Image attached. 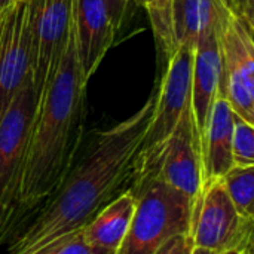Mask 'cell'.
<instances>
[{
    "label": "cell",
    "mask_w": 254,
    "mask_h": 254,
    "mask_svg": "<svg viewBox=\"0 0 254 254\" xmlns=\"http://www.w3.org/2000/svg\"><path fill=\"white\" fill-rule=\"evenodd\" d=\"M156 92L129 118L94 132L36 219L13 240L9 254H34L83 229L116 195L129 186L155 112Z\"/></svg>",
    "instance_id": "obj_1"
},
{
    "label": "cell",
    "mask_w": 254,
    "mask_h": 254,
    "mask_svg": "<svg viewBox=\"0 0 254 254\" xmlns=\"http://www.w3.org/2000/svg\"><path fill=\"white\" fill-rule=\"evenodd\" d=\"M86 85L76 54L73 21L55 74L37 100L16 205L45 202L63 183L83 138Z\"/></svg>",
    "instance_id": "obj_2"
},
{
    "label": "cell",
    "mask_w": 254,
    "mask_h": 254,
    "mask_svg": "<svg viewBox=\"0 0 254 254\" xmlns=\"http://www.w3.org/2000/svg\"><path fill=\"white\" fill-rule=\"evenodd\" d=\"M128 188L135 210L116 254H155L173 237L190 232L193 199L149 173L132 174Z\"/></svg>",
    "instance_id": "obj_3"
},
{
    "label": "cell",
    "mask_w": 254,
    "mask_h": 254,
    "mask_svg": "<svg viewBox=\"0 0 254 254\" xmlns=\"http://www.w3.org/2000/svg\"><path fill=\"white\" fill-rule=\"evenodd\" d=\"M254 28L223 0L214 27L220 92L237 118L254 125Z\"/></svg>",
    "instance_id": "obj_4"
},
{
    "label": "cell",
    "mask_w": 254,
    "mask_h": 254,
    "mask_svg": "<svg viewBox=\"0 0 254 254\" xmlns=\"http://www.w3.org/2000/svg\"><path fill=\"white\" fill-rule=\"evenodd\" d=\"M254 219L238 213L220 179L207 180L193 202L190 237L219 254H253Z\"/></svg>",
    "instance_id": "obj_5"
},
{
    "label": "cell",
    "mask_w": 254,
    "mask_h": 254,
    "mask_svg": "<svg viewBox=\"0 0 254 254\" xmlns=\"http://www.w3.org/2000/svg\"><path fill=\"white\" fill-rule=\"evenodd\" d=\"M149 173L165 185L196 199L202 189L201 144L192 109L179 121L171 135L147 155H138L134 174Z\"/></svg>",
    "instance_id": "obj_6"
},
{
    "label": "cell",
    "mask_w": 254,
    "mask_h": 254,
    "mask_svg": "<svg viewBox=\"0 0 254 254\" xmlns=\"http://www.w3.org/2000/svg\"><path fill=\"white\" fill-rule=\"evenodd\" d=\"M37 107L33 80L16 92L0 118V210L12 214Z\"/></svg>",
    "instance_id": "obj_7"
},
{
    "label": "cell",
    "mask_w": 254,
    "mask_h": 254,
    "mask_svg": "<svg viewBox=\"0 0 254 254\" xmlns=\"http://www.w3.org/2000/svg\"><path fill=\"white\" fill-rule=\"evenodd\" d=\"M31 79L39 97L51 82L67 48L71 0H27Z\"/></svg>",
    "instance_id": "obj_8"
},
{
    "label": "cell",
    "mask_w": 254,
    "mask_h": 254,
    "mask_svg": "<svg viewBox=\"0 0 254 254\" xmlns=\"http://www.w3.org/2000/svg\"><path fill=\"white\" fill-rule=\"evenodd\" d=\"M193 48L177 45L165 61V71L156 92L155 112L138 155H147L165 141L183 115L190 109Z\"/></svg>",
    "instance_id": "obj_9"
},
{
    "label": "cell",
    "mask_w": 254,
    "mask_h": 254,
    "mask_svg": "<svg viewBox=\"0 0 254 254\" xmlns=\"http://www.w3.org/2000/svg\"><path fill=\"white\" fill-rule=\"evenodd\" d=\"M28 79H31L28 4L15 1L0 18V118Z\"/></svg>",
    "instance_id": "obj_10"
},
{
    "label": "cell",
    "mask_w": 254,
    "mask_h": 254,
    "mask_svg": "<svg viewBox=\"0 0 254 254\" xmlns=\"http://www.w3.org/2000/svg\"><path fill=\"white\" fill-rule=\"evenodd\" d=\"M71 21L80 74L88 83L112 48L118 30L104 0H71Z\"/></svg>",
    "instance_id": "obj_11"
},
{
    "label": "cell",
    "mask_w": 254,
    "mask_h": 254,
    "mask_svg": "<svg viewBox=\"0 0 254 254\" xmlns=\"http://www.w3.org/2000/svg\"><path fill=\"white\" fill-rule=\"evenodd\" d=\"M220 92V58L214 33L199 39L193 46L190 109L201 140L205 134L211 107Z\"/></svg>",
    "instance_id": "obj_12"
},
{
    "label": "cell",
    "mask_w": 254,
    "mask_h": 254,
    "mask_svg": "<svg viewBox=\"0 0 254 254\" xmlns=\"http://www.w3.org/2000/svg\"><path fill=\"white\" fill-rule=\"evenodd\" d=\"M135 195L129 188L104 205L82 229L91 254H116L131 225Z\"/></svg>",
    "instance_id": "obj_13"
},
{
    "label": "cell",
    "mask_w": 254,
    "mask_h": 254,
    "mask_svg": "<svg viewBox=\"0 0 254 254\" xmlns=\"http://www.w3.org/2000/svg\"><path fill=\"white\" fill-rule=\"evenodd\" d=\"M235 113L229 103L219 95L211 107L205 134L201 140L204 182L222 179L232 167V135Z\"/></svg>",
    "instance_id": "obj_14"
},
{
    "label": "cell",
    "mask_w": 254,
    "mask_h": 254,
    "mask_svg": "<svg viewBox=\"0 0 254 254\" xmlns=\"http://www.w3.org/2000/svg\"><path fill=\"white\" fill-rule=\"evenodd\" d=\"M223 0H173V31L176 45L195 46L214 33Z\"/></svg>",
    "instance_id": "obj_15"
},
{
    "label": "cell",
    "mask_w": 254,
    "mask_h": 254,
    "mask_svg": "<svg viewBox=\"0 0 254 254\" xmlns=\"http://www.w3.org/2000/svg\"><path fill=\"white\" fill-rule=\"evenodd\" d=\"M141 4L150 19L158 54L165 64L168 57L177 48L173 31V0H135Z\"/></svg>",
    "instance_id": "obj_16"
},
{
    "label": "cell",
    "mask_w": 254,
    "mask_h": 254,
    "mask_svg": "<svg viewBox=\"0 0 254 254\" xmlns=\"http://www.w3.org/2000/svg\"><path fill=\"white\" fill-rule=\"evenodd\" d=\"M220 180L238 213L254 219V165H234Z\"/></svg>",
    "instance_id": "obj_17"
},
{
    "label": "cell",
    "mask_w": 254,
    "mask_h": 254,
    "mask_svg": "<svg viewBox=\"0 0 254 254\" xmlns=\"http://www.w3.org/2000/svg\"><path fill=\"white\" fill-rule=\"evenodd\" d=\"M232 159L234 165H254V125L235 116L232 135Z\"/></svg>",
    "instance_id": "obj_18"
},
{
    "label": "cell",
    "mask_w": 254,
    "mask_h": 254,
    "mask_svg": "<svg viewBox=\"0 0 254 254\" xmlns=\"http://www.w3.org/2000/svg\"><path fill=\"white\" fill-rule=\"evenodd\" d=\"M34 254H91V252L83 240L82 231H79L60 241L52 243L51 246Z\"/></svg>",
    "instance_id": "obj_19"
},
{
    "label": "cell",
    "mask_w": 254,
    "mask_h": 254,
    "mask_svg": "<svg viewBox=\"0 0 254 254\" xmlns=\"http://www.w3.org/2000/svg\"><path fill=\"white\" fill-rule=\"evenodd\" d=\"M195 244L190 234H180L168 240L155 254H190Z\"/></svg>",
    "instance_id": "obj_20"
},
{
    "label": "cell",
    "mask_w": 254,
    "mask_h": 254,
    "mask_svg": "<svg viewBox=\"0 0 254 254\" xmlns=\"http://www.w3.org/2000/svg\"><path fill=\"white\" fill-rule=\"evenodd\" d=\"M104 3H106V7L109 10V15L112 18L115 28L119 30L128 18L131 6L137 1L135 0H104Z\"/></svg>",
    "instance_id": "obj_21"
},
{
    "label": "cell",
    "mask_w": 254,
    "mask_h": 254,
    "mask_svg": "<svg viewBox=\"0 0 254 254\" xmlns=\"http://www.w3.org/2000/svg\"><path fill=\"white\" fill-rule=\"evenodd\" d=\"M234 10L254 28V0H229Z\"/></svg>",
    "instance_id": "obj_22"
},
{
    "label": "cell",
    "mask_w": 254,
    "mask_h": 254,
    "mask_svg": "<svg viewBox=\"0 0 254 254\" xmlns=\"http://www.w3.org/2000/svg\"><path fill=\"white\" fill-rule=\"evenodd\" d=\"M10 216L12 214H9V213H6V211H3V210H0V237L3 235V229H6V222L10 219Z\"/></svg>",
    "instance_id": "obj_23"
},
{
    "label": "cell",
    "mask_w": 254,
    "mask_h": 254,
    "mask_svg": "<svg viewBox=\"0 0 254 254\" xmlns=\"http://www.w3.org/2000/svg\"><path fill=\"white\" fill-rule=\"evenodd\" d=\"M190 254H219V253H216V252H213V250H208V249H202V247H196V246H195Z\"/></svg>",
    "instance_id": "obj_24"
},
{
    "label": "cell",
    "mask_w": 254,
    "mask_h": 254,
    "mask_svg": "<svg viewBox=\"0 0 254 254\" xmlns=\"http://www.w3.org/2000/svg\"><path fill=\"white\" fill-rule=\"evenodd\" d=\"M15 0H0V13H3L9 6H12Z\"/></svg>",
    "instance_id": "obj_25"
},
{
    "label": "cell",
    "mask_w": 254,
    "mask_h": 254,
    "mask_svg": "<svg viewBox=\"0 0 254 254\" xmlns=\"http://www.w3.org/2000/svg\"><path fill=\"white\" fill-rule=\"evenodd\" d=\"M15 1H27V0H15Z\"/></svg>",
    "instance_id": "obj_26"
},
{
    "label": "cell",
    "mask_w": 254,
    "mask_h": 254,
    "mask_svg": "<svg viewBox=\"0 0 254 254\" xmlns=\"http://www.w3.org/2000/svg\"><path fill=\"white\" fill-rule=\"evenodd\" d=\"M228 254H238V253H228Z\"/></svg>",
    "instance_id": "obj_27"
},
{
    "label": "cell",
    "mask_w": 254,
    "mask_h": 254,
    "mask_svg": "<svg viewBox=\"0 0 254 254\" xmlns=\"http://www.w3.org/2000/svg\"><path fill=\"white\" fill-rule=\"evenodd\" d=\"M0 18H1V13H0Z\"/></svg>",
    "instance_id": "obj_28"
}]
</instances>
